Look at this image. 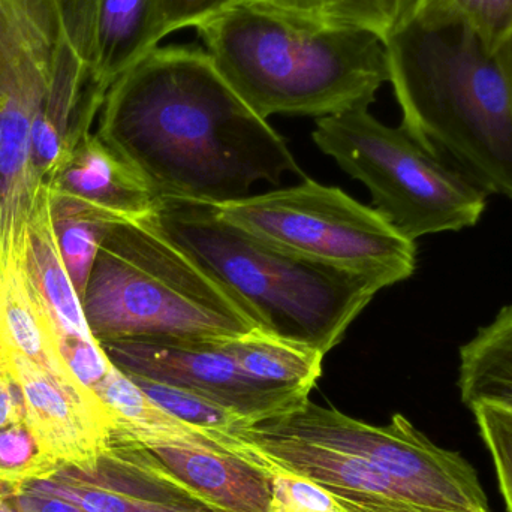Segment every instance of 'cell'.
<instances>
[{
    "label": "cell",
    "instance_id": "cell-22",
    "mask_svg": "<svg viewBox=\"0 0 512 512\" xmlns=\"http://www.w3.org/2000/svg\"><path fill=\"white\" fill-rule=\"evenodd\" d=\"M129 378L146 393L153 403H156L162 411L167 412L171 417L182 421L192 429L215 436L225 444L231 445L243 456L251 457L246 445L242 444V441L236 436L251 424L236 412L207 399V397L200 396V394L183 390V388L138 378V376H129Z\"/></svg>",
    "mask_w": 512,
    "mask_h": 512
},
{
    "label": "cell",
    "instance_id": "cell-6",
    "mask_svg": "<svg viewBox=\"0 0 512 512\" xmlns=\"http://www.w3.org/2000/svg\"><path fill=\"white\" fill-rule=\"evenodd\" d=\"M313 141L372 194L373 209L412 242L475 227L487 194L460 168L391 128L369 108L316 120Z\"/></svg>",
    "mask_w": 512,
    "mask_h": 512
},
{
    "label": "cell",
    "instance_id": "cell-26",
    "mask_svg": "<svg viewBox=\"0 0 512 512\" xmlns=\"http://www.w3.org/2000/svg\"><path fill=\"white\" fill-rule=\"evenodd\" d=\"M471 412L492 456L505 507L512 512V412L492 405H475Z\"/></svg>",
    "mask_w": 512,
    "mask_h": 512
},
{
    "label": "cell",
    "instance_id": "cell-7",
    "mask_svg": "<svg viewBox=\"0 0 512 512\" xmlns=\"http://www.w3.org/2000/svg\"><path fill=\"white\" fill-rule=\"evenodd\" d=\"M216 207L222 218L259 239L360 274L382 289L409 279L417 268L415 242L378 210L313 180Z\"/></svg>",
    "mask_w": 512,
    "mask_h": 512
},
{
    "label": "cell",
    "instance_id": "cell-24",
    "mask_svg": "<svg viewBox=\"0 0 512 512\" xmlns=\"http://www.w3.org/2000/svg\"><path fill=\"white\" fill-rule=\"evenodd\" d=\"M242 3L313 20L364 27L385 39V23L378 0H243Z\"/></svg>",
    "mask_w": 512,
    "mask_h": 512
},
{
    "label": "cell",
    "instance_id": "cell-34",
    "mask_svg": "<svg viewBox=\"0 0 512 512\" xmlns=\"http://www.w3.org/2000/svg\"><path fill=\"white\" fill-rule=\"evenodd\" d=\"M0 512H17L12 501V484L0 483Z\"/></svg>",
    "mask_w": 512,
    "mask_h": 512
},
{
    "label": "cell",
    "instance_id": "cell-3",
    "mask_svg": "<svg viewBox=\"0 0 512 512\" xmlns=\"http://www.w3.org/2000/svg\"><path fill=\"white\" fill-rule=\"evenodd\" d=\"M384 44L403 128L512 200V96L498 51L466 24L421 15Z\"/></svg>",
    "mask_w": 512,
    "mask_h": 512
},
{
    "label": "cell",
    "instance_id": "cell-9",
    "mask_svg": "<svg viewBox=\"0 0 512 512\" xmlns=\"http://www.w3.org/2000/svg\"><path fill=\"white\" fill-rule=\"evenodd\" d=\"M54 44L14 3L0 8V256L23 246L44 188L33 164V123Z\"/></svg>",
    "mask_w": 512,
    "mask_h": 512
},
{
    "label": "cell",
    "instance_id": "cell-4",
    "mask_svg": "<svg viewBox=\"0 0 512 512\" xmlns=\"http://www.w3.org/2000/svg\"><path fill=\"white\" fill-rule=\"evenodd\" d=\"M146 219L239 300L264 333L322 355L382 289L259 239L213 204L158 198Z\"/></svg>",
    "mask_w": 512,
    "mask_h": 512
},
{
    "label": "cell",
    "instance_id": "cell-25",
    "mask_svg": "<svg viewBox=\"0 0 512 512\" xmlns=\"http://www.w3.org/2000/svg\"><path fill=\"white\" fill-rule=\"evenodd\" d=\"M54 462L26 420L0 429V483L20 484L48 474Z\"/></svg>",
    "mask_w": 512,
    "mask_h": 512
},
{
    "label": "cell",
    "instance_id": "cell-30",
    "mask_svg": "<svg viewBox=\"0 0 512 512\" xmlns=\"http://www.w3.org/2000/svg\"><path fill=\"white\" fill-rule=\"evenodd\" d=\"M12 501L17 512H86L59 496L27 489L20 484L12 486Z\"/></svg>",
    "mask_w": 512,
    "mask_h": 512
},
{
    "label": "cell",
    "instance_id": "cell-17",
    "mask_svg": "<svg viewBox=\"0 0 512 512\" xmlns=\"http://www.w3.org/2000/svg\"><path fill=\"white\" fill-rule=\"evenodd\" d=\"M21 256L27 276L47 310L57 340L65 337L95 339L87 325L80 295L60 254L47 185L39 191L27 221Z\"/></svg>",
    "mask_w": 512,
    "mask_h": 512
},
{
    "label": "cell",
    "instance_id": "cell-27",
    "mask_svg": "<svg viewBox=\"0 0 512 512\" xmlns=\"http://www.w3.org/2000/svg\"><path fill=\"white\" fill-rule=\"evenodd\" d=\"M274 474V501L271 512H339L343 510L333 496L304 478L279 469Z\"/></svg>",
    "mask_w": 512,
    "mask_h": 512
},
{
    "label": "cell",
    "instance_id": "cell-16",
    "mask_svg": "<svg viewBox=\"0 0 512 512\" xmlns=\"http://www.w3.org/2000/svg\"><path fill=\"white\" fill-rule=\"evenodd\" d=\"M47 188L114 221L146 218L156 200L137 171L93 132L75 147Z\"/></svg>",
    "mask_w": 512,
    "mask_h": 512
},
{
    "label": "cell",
    "instance_id": "cell-28",
    "mask_svg": "<svg viewBox=\"0 0 512 512\" xmlns=\"http://www.w3.org/2000/svg\"><path fill=\"white\" fill-rule=\"evenodd\" d=\"M57 345L69 372L87 390L93 391L113 367L98 340L65 337Z\"/></svg>",
    "mask_w": 512,
    "mask_h": 512
},
{
    "label": "cell",
    "instance_id": "cell-5",
    "mask_svg": "<svg viewBox=\"0 0 512 512\" xmlns=\"http://www.w3.org/2000/svg\"><path fill=\"white\" fill-rule=\"evenodd\" d=\"M81 304L99 343L131 337L227 342L264 333L239 300L146 218L113 224Z\"/></svg>",
    "mask_w": 512,
    "mask_h": 512
},
{
    "label": "cell",
    "instance_id": "cell-20",
    "mask_svg": "<svg viewBox=\"0 0 512 512\" xmlns=\"http://www.w3.org/2000/svg\"><path fill=\"white\" fill-rule=\"evenodd\" d=\"M225 346L245 372L274 387L310 394L321 376L324 355L267 333L227 340Z\"/></svg>",
    "mask_w": 512,
    "mask_h": 512
},
{
    "label": "cell",
    "instance_id": "cell-19",
    "mask_svg": "<svg viewBox=\"0 0 512 512\" xmlns=\"http://www.w3.org/2000/svg\"><path fill=\"white\" fill-rule=\"evenodd\" d=\"M457 384L469 409L492 405L512 412V304L460 348Z\"/></svg>",
    "mask_w": 512,
    "mask_h": 512
},
{
    "label": "cell",
    "instance_id": "cell-15",
    "mask_svg": "<svg viewBox=\"0 0 512 512\" xmlns=\"http://www.w3.org/2000/svg\"><path fill=\"white\" fill-rule=\"evenodd\" d=\"M182 483L219 512H271L274 474L213 438L146 445Z\"/></svg>",
    "mask_w": 512,
    "mask_h": 512
},
{
    "label": "cell",
    "instance_id": "cell-33",
    "mask_svg": "<svg viewBox=\"0 0 512 512\" xmlns=\"http://www.w3.org/2000/svg\"><path fill=\"white\" fill-rule=\"evenodd\" d=\"M498 56L501 59L502 68H504L505 77H507L508 86L512 96V29L507 38L502 41L498 48Z\"/></svg>",
    "mask_w": 512,
    "mask_h": 512
},
{
    "label": "cell",
    "instance_id": "cell-31",
    "mask_svg": "<svg viewBox=\"0 0 512 512\" xmlns=\"http://www.w3.org/2000/svg\"><path fill=\"white\" fill-rule=\"evenodd\" d=\"M378 2L384 18L385 39H387L417 15L423 0H378Z\"/></svg>",
    "mask_w": 512,
    "mask_h": 512
},
{
    "label": "cell",
    "instance_id": "cell-29",
    "mask_svg": "<svg viewBox=\"0 0 512 512\" xmlns=\"http://www.w3.org/2000/svg\"><path fill=\"white\" fill-rule=\"evenodd\" d=\"M243 0H159L164 38L185 27H197L204 21L239 5Z\"/></svg>",
    "mask_w": 512,
    "mask_h": 512
},
{
    "label": "cell",
    "instance_id": "cell-1",
    "mask_svg": "<svg viewBox=\"0 0 512 512\" xmlns=\"http://www.w3.org/2000/svg\"><path fill=\"white\" fill-rule=\"evenodd\" d=\"M158 198L222 204L301 174L286 141L206 50L156 47L108 89L95 132Z\"/></svg>",
    "mask_w": 512,
    "mask_h": 512
},
{
    "label": "cell",
    "instance_id": "cell-2",
    "mask_svg": "<svg viewBox=\"0 0 512 512\" xmlns=\"http://www.w3.org/2000/svg\"><path fill=\"white\" fill-rule=\"evenodd\" d=\"M195 30L228 84L265 120L369 108L390 81L384 39L364 27L239 3Z\"/></svg>",
    "mask_w": 512,
    "mask_h": 512
},
{
    "label": "cell",
    "instance_id": "cell-18",
    "mask_svg": "<svg viewBox=\"0 0 512 512\" xmlns=\"http://www.w3.org/2000/svg\"><path fill=\"white\" fill-rule=\"evenodd\" d=\"M21 246L0 256V342L62 379L77 381L60 355L57 334L24 268Z\"/></svg>",
    "mask_w": 512,
    "mask_h": 512
},
{
    "label": "cell",
    "instance_id": "cell-21",
    "mask_svg": "<svg viewBox=\"0 0 512 512\" xmlns=\"http://www.w3.org/2000/svg\"><path fill=\"white\" fill-rule=\"evenodd\" d=\"M48 194L60 254L68 268L72 283L83 300L102 240L113 224L120 221H114L110 216L54 194L50 189Z\"/></svg>",
    "mask_w": 512,
    "mask_h": 512
},
{
    "label": "cell",
    "instance_id": "cell-13",
    "mask_svg": "<svg viewBox=\"0 0 512 512\" xmlns=\"http://www.w3.org/2000/svg\"><path fill=\"white\" fill-rule=\"evenodd\" d=\"M9 354L23 394L24 420L56 463H83L110 441L114 420L93 391L48 372L23 355Z\"/></svg>",
    "mask_w": 512,
    "mask_h": 512
},
{
    "label": "cell",
    "instance_id": "cell-8",
    "mask_svg": "<svg viewBox=\"0 0 512 512\" xmlns=\"http://www.w3.org/2000/svg\"><path fill=\"white\" fill-rule=\"evenodd\" d=\"M270 432L360 457L399 481L435 512H492L477 471L438 447L402 414L373 426L331 406L301 403L258 423Z\"/></svg>",
    "mask_w": 512,
    "mask_h": 512
},
{
    "label": "cell",
    "instance_id": "cell-32",
    "mask_svg": "<svg viewBox=\"0 0 512 512\" xmlns=\"http://www.w3.org/2000/svg\"><path fill=\"white\" fill-rule=\"evenodd\" d=\"M18 2L23 5V8L29 12L30 17L35 20V23L38 26L42 27L44 32H51V21L50 17H48L47 12L44 11L39 3H36L35 0H18ZM3 0H0V5H2Z\"/></svg>",
    "mask_w": 512,
    "mask_h": 512
},
{
    "label": "cell",
    "instance_id": "cell-10",
    "mask_svg": "<svg viewBox=\"0 0 512 512\" xmlns=\"http://www.w3.org/2000/svg\"><path fill=\"white\" fill-rule=\"evenodd\" d=\"M101 346L111 364L126 375L200 394L236 412L251 426L309 399V393L274 387L249 375L221 340L131 337Z\"/></svg>",
    "mask_w": 512,
    "mask_h": 512
},
{
    "label": "cell",
    "instance_id": "cell-23",
    "mask_svg": "<svg viewBox=\"0 0 512 512\" xmlns=\"http://www.w3.org/2000/svg\"><path fill=\"white\" fill-rule=\"evenodd\" d=\"M417 15L466 24L498 51L512 29V0H423Z\"/></svg>",
    "mask_w": 512,
    "mask_h": 512
},
{
    "label": "cell",
    "instance_id": "cell-11",
    "mask_svg": "<svg viewBox=\"0 0 512 512\" xmlns=\"http://www.w3.org/2000/svg\"><path fill=\"white\" fill-rule=\"evenodd\" d=\"M20 486L59 496L86 512H219L143 442L116 427L92 460L59 463Z\"/></svg>",
    "mask_w": 512,
    "mask_h": 512
},
{
    "label": "cell",
    "instance_id": "cell-14",
    "mask_svg": "<svg viewBox=\"0 0 512 512\" xmlns=\"http://www.w3.org/2000/svg\"><path fill=\"white\" fill-rule=\"evenodd\" d=\"M62 24L107 90L164 39L159 0H62Z\"/></svg>",
    "mask_w": 512,
    "mask_h": 512
},
{
    "label": "cell",
    "instance_id": "cell-12",
    "mask_svg": "<svg viewBox=\"0 0 512 512\" xmlns=\"http://www.w3.org/2000/svg\"><path fill=\"white\" fill-rule=\"evenodd\" d=\"M237 438L271 468L321 487L346 512H435L387 472L352 454L259 424L245 427Z\"/></svg>",
    "mask_w": 512,
    "mask_h": 512
}]
</instances>
